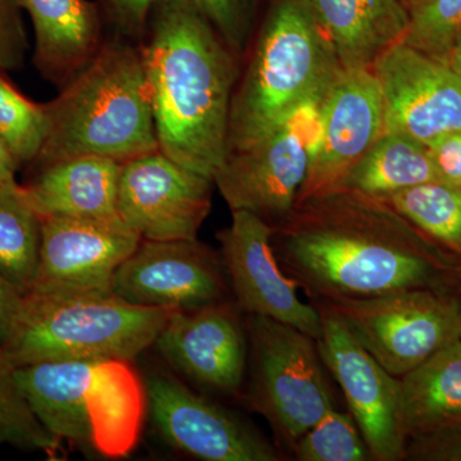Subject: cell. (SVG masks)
<instances>
[{"instance_id":"cell-17","label":"cell","mask_w":461,"mask_h":461,"mask_svg":"<svg viewBox=\"0 0 461 461\" xmlns=\"http://www.w3.org/2000/svg\"><path fill=\"white\" fill-rule=\"evenodd\" d=\"M321 149L296 205L338 189L348 169L384 133V95L372 67L339 68L321 99Z\"/></svg>"},{"instance_id":"cell-23","label":"cell","mask_w":461,"mask_h":461,"mask_svg":"<svg viewBox=\"0 0 461 461\" xmlns=\"http://www.w3.org/2000/svg\"><path fill=\"white\" fill-rule=\"evenodd\" d=\"M429 182L441 180L427 145L396 133L384 132L348 169L336 190L384 198Z\"/></svg>"},{"instance_id":"cell-25","label":"cell","mask_w":461,"mask_h":461,"mask_svg":"<svg viewBox=\"0 0 461 461\" xmlns=\"http://www.w3.org/2000/svg\"><path fill=\"white\" fill-rule=\"evenodd\" d=\"M384 199L461 260V185L429 182Z\"/></svg>"},{"instance_id":"cell-1","label":"cell","mask_w":461,"mask_h":461,"mask_svg":"<svg viewBox=\"0 0 461 461\" xmlns=\"http://www.w3.org/2000/svg\"><path fill=\"white\" fill-rule=\"evenodd\" d=\"M276 259L314 304L408 290L461 293V260L386 199L336 190L273 227Z\"/></svg>"},{"instance_id":"cell-6","label":"cell","mask_w":461,"mask_h":461,"mask_svg":"<svg viewBox=\"0 0 461 461\" xmlns=\"http://www.w3.org/2000/svg\"><path fill=\"white\" fill-rule=\"evenodd\" d=\"M173 312L129 304L112 291L72 296L26 294L0 354L14 368L58 360L131 362L156 344Z\"/></svg>"},{"instance_id":"cell-19","label":"cell","mask_w":461,"mask_h":461,"mask_svg":"<svg viewBox=\"0 0 461 461\" xmlns=\"http://www.w3.org/2000/svg\"><path fill=\"white\" fill-rule=\"evenodd\" d=\"M35 38L32 62L48 83L63 87L103 45L102 7L90 0H20Z\"/></svg>"},{"instance_id":"cell-16","label":"cell","mask_w":461,"mask_h":461,"mask_svg":"<svg viewBox=\"0 0 461 461\" xmlns=\"http://www.w3.org/2000/svg\"><path fill=\"white\" fill-rule=\"evenodd\" d=\"M147 403L160 436L172 447L206 461H278L276 448L235 414L194 393L177 378L153 375Z\"/></svg>"},{"instance_id":"cell-21","label":"cell","mask_w":461,"mask_h":461,"mask_svg":"<svg viewBox=\"0 0 461 461\" xmlns=\"http://www.w3.org/2000/svg\"><path fill=\"white\" fill-rule=\"evenodd\" d=\"M315 21L342 68L372 67L402 41L409 12L400 0H309Z\"/></svg>"},{"instance_id":"cell-34","label":"cell","mask_w":461,"mask_h":461,"mask_svg":"<svg viewBox=\"0 0 461 461\" xmlns=\"http://www.w3.org/2000/svg\"><path fill=\"white\" fill-rule=\"evenodd\" d=\"M439 180L461 185V132L446 133L427 145Z\"/></svg>"},{"instance_id":"cell-9","label":"cell","mask_w":461,"mask_h":461,"mask_svg":"<svg viewBox=\"0 0 461 461\" xmlns=\"http://www.w3.org/2000/svg\"><path fill=\"white\" fill-rule=\"evenodd\" d=\"M141 240L120 215L41 218L38 272L27 294L72 296L111 293L115 271Z\"/></svg>"},{"instance_id":"cell-27","label":"cell","mask_w":461,"mask_h":461,"mask_svg":"<svg viewBox=\"0 0 461 461\" xmlns=\"http://www.w3.org/2000/svg\"><path fill=\"white\" fill-rule=\"evenodd\" d=\"M48 133L45 104L27 99L0 71V139L18 165L33 163Z\"/></svg>"},{"instance_id":"cell-4","label":"cell","mask_w":461,"mask_h":461,"mask_svg":"<svg viewBox=\"0 0 461 461\" xmlns=\"http://www.w3.org/2000/svg\"><path fill=\"white\" fill-rule=\"evenodd\" d=\"M339 68L309 0H278L233 93L229 154L271 135L303 103L323 98Z\"/></svg>"},{"instance_id":"cell-39","label":"cell","mask_w":461,"mask_h":461,"mask_svg":"<svg viewBox=\"0 0 461 461\" xmlns=\"http://www.w3.org/2000/svg\"><path fill=\"white\" fill-rule=\"evenodd\" d=\"M411 2H412V0H411Z\"/></svg>"},{"instance_id":"cell-38","label":"cell","mask_w":461,"mask_h":461,"mask_svg":"<svg viewBox=\"0 0 461 461\" xmlns=\"http://www.w3.org/2000/svg\"><path fill=\"white\" fill-rule=\"evenodd\" d=\"M460 341H461V332H460Z\"/></svg>"},{"instance_id":"cell-31","label":"cell","mask_w":461,"mask_h":461,"mask_svg":"<svg viewBox=\"0 0 461 461\" xmlns=\"http://www.w3.org/2000/svg\"><path fill=\"white\" fill-rule=\"evenodd\" d=\"M20 0H0V71H18L25 65L29 38Z\"/></svg>"},{"instance_id":"cell-10","label":"cell","mask_w":461,"mask_h":461,"mask_svg":"<svg viewBox=\"0 0 461 461\" xmlns=\"http://www.w3.org/2000/svg\"><path fill=\"white\" fill-rule=\"evenodd\" d=\"M315 306L321 315V336L317 339L321 362L339 382L372 459H405L399 378L390 375L364 348L329 306Z\"/></svg>"},{"instance_id":"cell-35","label":"cell","mask_w":461,"mask_h":461,"mask_svg":"<svg viewBox=\"0 0 461 461\" xmlns=\"http://www.w3.org/2000/svg\"><path fill=\"white\" fill-rule=\"evenodd\" d=\"M23 294L0 276V350L8 341L23 304Z\"/></svg>"},{"instance_id":"cell-22","label":"cell","mask_w":461,"mask_h":461,"mask_svg":"<svg viewBox=\"0 0 461 461\" xmlns=\"http://www.w3.org/2000/svg\"><path fill=\"white\" fill-rule=\"evenodd\" d=\"M406 442L461 420L460 336L399 378Z\"/></svg>"},{"instance_id":"cell-2","label":"cell","mask_w":461,"mask_h":461,"mask_svg":"<svg viewBox=\"0 0 461 461\" xmlns=\"http://www.w3.org/2000/svg\"><path fill=\"white\" fill-rule=\"evenodd\" d=\"M140 47L159 150L213 181L229 156L235 54L193 0H157Z\"/></svg>"},{"instance_id":"cell-7","label":"cell","mask_w":461,"mask_h":461,"mask_svg":"<svg viewBox=\"0 0 461 461\" xmlns=\"http://www.w3.org/2000/svg\"><path fill=\"white\" fill-rule=\"evenodd\" d=\"M249 335L254 409L262 412L276 435L293 448L335 406L317 339L260 315H251Z\"/></svg>"},{"instance_id":"cell-24","label":"cell","mask_w":461,"mask_h":461,"mask_svg":"<svg viewBox=\"0 0 461 461\" xmlns=\"http://www.w3.org/2000/svg\"><path fill=\"white\" fill-rule=\"evenodd\" d=\"M41 218L16 180L0 182V276L25 295L41 256Z\"/></svg>"},{"instance_id":"cell-18","label":"cell","mask_w":461,"mask_h":461,"mask_svg":"<svg viewBox=\"0 0 461 461\" xmlns=\"http://www.w3.org/2000/svg\"><path fill=\"white\" fill-rule=\"evenodd\" d=\"M160 354L203 386L239 393L247 366V339L235 308L224 302L175 311L156 339Z\"/></svg>"},{"instance_id":"cell-20","label":"cell","mask_w":461,"mask_h":461,"mask_svg":"<svg viewBox=\"0 0 461 461\" xmlns=\"http://www.w3.org/2000/svg\"><path fill=\"white\" fill-rule=\"evenodd\" d=\"M121 165L107 158H69L39 167L23 189L41 218L115 217Z\"/></svg>"},{"instance_id":"cell-13","label":"cell","mask_w":461,"mask_h":461,"mask_svg":"<svg viewBox=\"0 0 461 461\" xmlns=\"http://www.w3.org/2000/svg\"><path fill=\"white\" fill-rule=\"evenodd\" d=\"M372 68L384 95V132L424 145L461 132V76L453 67L399 41Z\"/></svg>"},{"instance_id":"cell-36","label":"cell","mask_w":461,"mask_h":461,"mask_svg":"<svg viewBox=\"0 0 461 461\" xmlns=\"http://www.w3.org/2000/svg\"><path fill=\"white\" fill-rule=\"evenodd\" d=\"M20 165L11 153L5 142L0 139V182L16 180V172Z\"/></svg>"},{"instance_id":"cell-14","label":"cell","mask_w":461,"mask_h":461,"mask_svg":"<svg viewBox=\"0 0 461 461\" xmlns=\"http://www.w3.org/2000/svg\"><path fill=\"white\" fill-rule=\"evenodd\" d=\"M273 226L247 211L232 212V222L217 235L222 262L239 305L250 315L271 318L317 339L321 315L303 302L295 281L282 271L272 248Z\"/></svg>"},{"instance_id":"cell-26","label":"cell","mask_w":461,"mask_h":461,"mask_svg":"<svg viewBox=\"0 0 461 461\" xmlns=\"http://www.w3.org/2000/svg\"><path fill=\"white\" fill-rule=\"evenodd\" d=\"M54 455L62 441L39 420L16 379V368L0 354V446Z\"/></svg>"},{"instance_id":"cell-37","label":"cell","mask_w":461,"mask_h":461,"mask_svg":"<svg viewBox=\"0 0 461 461\" xmlns=\"http://www.w3.org/2000/svg\"><path fill=\"white\" fill-rule=\"evenodd\" d=\"M448 65L453 67L455 71L461 76V27L455 38L453 50H451L450 58H448Z\"/></svg>"},{"instance_id":"cell-3","label":"cell","mask_w":461,"mask_h":461,"mask_svg":"<svg viewBox=\"0 0 461 461\" xmlns=\"http://www.w3.org/2000/svg\"><path fill=\"white\" fill-rule=\"evenodd\" d=\"M45 108L48 133L36 167L75 157L123 163L159 149L140 42L120 35L103 42Z\"/></svg>"},{"instance_id":"cell-32","label":"cell","mask_w":461,"mask_h":461,"mask_svg":"<svg viewBox=\"0 0 461 461\" xmlns=\"http://www.w3.org/2000/svg\"><path fill=\"white\" fill-rule=\"evenodd\" d=\"M405 459L461 461V420L409 439Z\"/></svg>"},{"instance_id":"cell-30","label":"cell","mask_w":461,"mask_h":461,"mask_svg":"<svg viewBox=\"0 0 461 461\" xmlns=\"http://www.w3.org/2000/svg\"><path fill=\"white\" fill-rule=\"evenodd\" d=\"M224 44L241 53L251 26V0H193Z\"/></svg>"},{"instance_id":"cell-5","label":"cell","mask_w":461,"mask_h":461,"mask_svg":"<svg viewBox=\"0 0 461 461\" xmlns=\"http://www.w3.org/2000/svg\"><path fill=\"white\" fill-rule=\"evenodd\" d=\"M16 379L45 429L60 441L121 457L140 436L147 391L130 362L81 359L16 368Z\"/></svg>"},{"instance_id":"cell-15","label":"cell","mask_w":461,"mask_h":461,"mask_svg":"<svg viewBox=\"0 0 461 461\" xmlns=\"http://www.w3.org/2000/svg\"><path fill=\"white\" fill-rule=\"evenodd\" d=\"M224 282L217 258L198 240H141L115 271L111 291L132 305L195 311L222 302Z\"/></svg>"},{"instance_id":"cell-33","label":"cell","mask_w":461,"mask_h":461,"mask_svg":"<svg viewBox=\"0 0 461 461\" xmlns=\"http://www.w3.org/2000/svg\"><path fill=\"white\" fill-rule=\"evenodd\" d=\"M157 0H103V16L118 35L141 42Z\"/></svg>"},{"instance_id":"cell-29","label":"cell","mask_w":461,"mask_h":461,"mask_svg":"<svg viewBox=\"0 0 461 461\" xmlns=\"http://www.w3.org/2000/svg\"><path fill=\"white\" fill-rule=\"evenodd\" d=\"M402 41L447 63L461 27V0H412Z\"/></svg>"},{"instance_id":"cell-28","label":"cell","mask_w":461,"mask_h":461,"mask_svg":"<svg viewBox=\"0 0 461 461\" xmlns=\"http://www.w3.org/2000/svg\"><path fill=\"white\" fill-rule=\"evenodd\" d=\"M299 461H366L368 447L351 415L333 406L291 448Z\"/></svg>"},{"instance_id":"cell-11","label":"cell","mask_w":461,"mask_h":461,"mask_svg":"<svg viewBox=\"0 0 461 461\" xmlns=\"http://www.w3.org/2000/svg\"><path fill=\"white\" fill-rule=\"evenodd\" d=\"M213 185L158 149L121 165L118 215L142 240H195L211 212Z\"/></svg>"},{"instance_id":"cell-12","label":"cell","mask_w":461,"mask_h":461,"mask_svg":"<svg viewBox=\"0 0 461 461\" xmlns=\"http://www.w3.org/2000/svg\"><path fill=\"white\" fill-rule=\"evenodd\" d=\"M291 118L262 140L230 151L213 184L230 212L247 211L275 227L295 209L320 147Z\"/></svg>"},{"instance_id":"cell-8","label":"cell","mask_w":461,"mask_h":461,"mask_svg":"<svg viewBox=\"0 0 461 461\" xmlns=\"http://www.w3.org/2000/svg\"><path fill=\"white\" fill-rule=\"evenodd\" d=\"M321 305L338 314L364 348L396 378L426 362L461 332L456 294L408 290Z\"/></svg>"}]
</instances>
